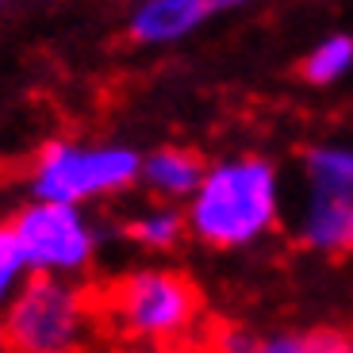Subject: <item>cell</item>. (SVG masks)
<instances>
[{
	"label": "cell",
	"instance_id": "obj_6",
	"mask_svg": "<svg viewBox=\"0 0 353 353\" xmlns=\"http://www.w3.org/2000/svg\"><path fill=\"white\" fill-rule=\"evenodd\" d=\"M8 230L31 276H50V281H77L92 269L100 250L97 223L88 219L85 208H65V203L31 200L16 212Z\"/></svg>",
	"mask_w": 353,
	"mask_h": 353
},
{
	"label": "cell",
	"instance_id": "obj_4",
	"mask_svg": "<svg viewBox=\"0 0 353 353\" xmlns=\"http://www.w3.org/2000/svg\"><path fill=\"white\" fill-rule=\"evenodd\" d=\"M142 158L119 142H46L31 165V196L46 203L85 208L119 196L139 181Z\"/></svg>",
	"mask_w": 353,
	"mask_h": 353
},
{
	"label": "cell",
	"instance_id": "obj_10",
	"mask_svg": "<svg viewBox=\"0 0 353 353\" xmlns=\"http://www.w3.org/2000/svg\"><path fill=\"white\" fill-rule=\"evenodd\" d=\"M257 353H353L350 327H300L261 334Z\"/></svg>",
	"mask_w": 353,
	"mask_h": 353
},
{
	"label": "cell",
	"instance_id": "obj_7",
	"mask_svg": "<svg viewBox=\"0 0 353 353\" xmlns=\"http://www.w3.org/2000/svg\"><path fill=\"white\" fill-rule=\"evenodd\" d=\"M230 8L234 4H219V0H142L127 16V35L139 46H169L196 35L212 16Z\"/></svg>",
	"mask_w": 353,
	"mask_h": 353
},
{
	"label": "cell",
	"instance_id": "obj_9",
	"mask_svg": "<svg viewBox=\"0 0 353 353\" xmlns=\"http://www.w3.org/2000/svg\"><path fill=\"white\" fill-rule=\"evenodd\" d=\"M185 234H188L185 208L158 203V200L146 203L142 212H134L131 223H127V239L142 250H173Z\"/></svg>",
	"mask_w": 353,
	"mask_h": 353
},
{
	"label": "cell",
	"instance_id": "obj_2",
	"mask_svg": "<svg viewBox=\"0 0 353 353\" xmlns=\"http://www.w3.org/2000/svg\"><path fill=\"white\" fill-rule=\"evenodd\" d=\"M100 319V303L77 281L31 276L0 311L4 353H85Z\"/></svg>",
	"mask_w": 353,
	"mask_h": 353
},
{
	"label": "cell",
	"instance_id": "obj_1",
	"mask_svg": "<svg viewBox=\"0 0 353 353\" xmlns=\"http://www.w3.org/2000/svg\"><path fill=\"white\" fill-rule=\"evenodd\" d=\"M281 173L273 161L242 154L208 165L196 196L185 203L188 234L212 250H242L281 223Z\"/></svg>",
	"mask_w": 353,
	"mask_h": 353
},
{
	"label": "cell",
	"instance_id": "obj_8",
	"mask_svg": "<svg viewBox=\"0 0 353 353\" xmlns=\"http://www.w3.org/2000/svg\"><path fill=\"white\" fill-rule=\"evenodd\" d=\"M208 165L200 161V154L185 150V146H161L150 158H142V188L154 196L158 203H188L200 188Z\"/></svg>",
	"mask_w": 353,
	"mask_h": 353
},
{
	"label": "cell",
	"instance_id": "obj_11",
	"mask_svg": "<svg viewBox=\"0 0 353 353\" xmlns=\"http://www.w3.org/2000/svg\"><path fill=\"white\" fill-rule=\"evenodd\" d=\"M353 70V39L350 35H327L307 50L300 73L307 85H334Z\"/></svg>",
	"mask_w": 353,
	"mask_h": 353
},
{
	"label": "cell",
	"instance_id": "obj_13",
	"mask_svg": "<svg viewBox=\"0 0 353 353\" xmlns=\"http://www.w3.org/2000/svg\"><path fill=\"white\" fill-rule=\"evenodd\" d=\"M257 342H261V334H250L242 327H219L212 353H257Z\"/></svg>",
	"mask_w": 353,
	"mask_h": 353
},
{
	"label": "cell",
	"instance_id": "obj_5",
	"mask_svg": "<svg viewBox=\"0 0 353 353\" xmlns=\"http://www.w3.org/2000/svg\"><path fill=\"white\" fill-rule=\"evenodd\" d=\"M303 196L296 203V239L315 254L353 250V146L323 142L300 161Z\"/></svg>",
	"mask_w": 353,
	"mask_h": 353
},
{
	"label": "cell",
	"instance_id": "obj_14",
	"mask_svg": "<svg viewBox=\"0 0 353 353\" xmlns=\"http://www.w3.org/2000/svg\"><path fill=\"white\" fill-rule=\"evenodd\" d=\"M0 8H4V4H0Z\"/></svg>",
	"mask_w": 353,
	"mask_h": 353
},
{
	"label": "cell",
	"instance_id": "obj_3",
	"mask_svg": "<svg viewBox=\"0 0 353 353\" xmlns=\"http://www.w3.org/2000/svg\"><path fill=\"white\" fill-rule=\"evenodd\" d=\"M100 315L142 345H181L200 327V288L176 269H134L108 288Z\"/></svg>",
	"mask_w": 353,
	"mask_h": 353
},
{
	"label": "cell",
	"instance_id": "obj_12",
	"mask_svg": "<svg viewBox=\"0 0 353 353\" xmlns=\"http://www.w3.org/2000/svg\"><path fill=\"white\" fill-rule=\"evenodd\" d=\"M31 281V269H27L23 254H19L16 239H12L8 227H0V311L16 300L23 284Z\"/></svg>",
	"mask_w": 353,
	"mask_h": 353
}]
</instances>
